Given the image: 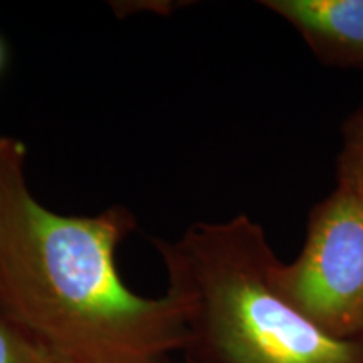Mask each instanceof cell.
Instances as JSON below:
<instances>
[{
    "instance_id": "obj_8",
    "label": "cell",
    "mask_w": 363,
    "mask_h": 363,
    "mask_svg": "<svg viewBox=\"0 0 363 363\" xmlns=\"http://www.w3.org/2000/svg\"><path fill=\"white\" fill-rule=\"evenodd\" d=\"M4 65V45L0 43V67Z\"/></svg>"
},
{
    "instance_id": "obj_3",
    "label": "cell",
    "mask_w": 363,
    "mask_h": 363,
    "mask_svg": "<svg viewBox=\"0 0 363 363\" xmlns=\"http://www.w3.org/2000/svg\"><path fill=\"white\" fill-rule=\"evenodd\" d=\"M272 283L286 301L338 340H363V202L342 189L311 208L306 239Z\"/></svg>"
},
{
    "instance_id": "obj_7",
    "label": "cell",
    "mask_w": 363,
    "mask_h": 363,
    "mask_svg": "<svg viewBox=\"0 0 363 363\" xmlns=\"http://www.w3.org/2000/svg\"><path fill=\"white\" fill-rule=\"evenodd\" d=\"M26 148L12 138H0V192L11 177L24 169Z\"/></svg>"
},
{
    "instance_id": "obj_5",
    "label": "cell",
    "mask_w": 363,
    "mask_h": 363,
    "mask_svg": "<svg viewBox=\"0 0 363 363\" xmlns=\"http://www.w3.org/2000/svg\"><path fill=\"white\" fill-rule=\"evenodd\" d=\"M343 147L337 158L338 189L363 202V108L342 126Z\"/></svg>"
},
{
    "instance_id": "obj_9",
    "label": "cell",
    "mask_w": 363,
    "mask_h": 363,
    "mask_svg": "<svg viewBox=\"0 0 363 363\" xmlns=\"http://www.w3.org/2000/svg\"><path fill=\"white\" fill-rule=\"evenodd\" d=\"M185 363H195V362H192V360H187Z\"/></svg>"
},
{
    "instance_id": "obj_6",
    "label": "cell",
    "mask_w": 363,
    "mask_h": 363,
    "mask_svg": "<svg viewBox=\"0 0 363 363\" xmlns=\"http://www.w3.org/2000/svg\"><path fill=\"white\" fill-rule=\"evenodd\" d=\"M0 363H69L0 311Z\"/></svg>"
},
{
    "instance_id": "obj_1",
    "label": "cell",
    "mask_w": 363,
    "mask_h": 363,
    "mask_svg": "<svg viewBox=\"0 0 363 363\" xmlns=\"http://www.w3.org/2000/svg\"><path fill=\"white\" fill-rule=\"evenodd\" d=\"M133 229L123 207L51 212L16 172L0 192V311L69 363H160L185 350L179 299L140 296L118 274L116 247Z\"/></svg>"
},
{
    "instance_id": "obj_4",
    "label": "cell",
    "mask_w": 363,
    "mask_h": 363,
    "mask_svg": "<svg viewBox=\"0 0 363 363\" xmlns=\"http://www.w3.org/2000/svg\"><path fill=\"white\" fill-rule=\"evenodd\" d=\"M321 62L363 67V0H266Z\"/></svg>"
},
{
    "instance_id": "obj_2",
    "label": "cell",
    "mask_w": 363,
    "mask_h": 363,
    "mask_svg": "<svg viewBox=\"0 0 363 363\" xmlns=\"http://www.w3.org/2000/svg\"><path fill=\"white\" fill-rule=\"evenodd\" d=\"M167 293L185 310L187 360L195 363H363V340L326 335L272 283L279 259L264 229L240 214L195 222L155 240Z\"/></svg>"
}]
</instances>
